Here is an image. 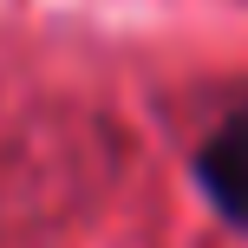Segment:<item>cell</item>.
Returning a JSON list of instances; mask_svg holds the SVG:
<instances>
[{"instance_id": "obj_1", "label": "cell", "mask_w": 248, "mask_h": 248, "mask_svg": "<svg viewBox=\"0 0 248 248\" xmlns=\"http://www.w3.org/2000/svg\"><path fill=\"white\" fill-rule=\"evenodd\" d=\"M196 189H202L235 229H248V98L216 124L209 144L196 150Z\"/></svg>"}]
</instances>
